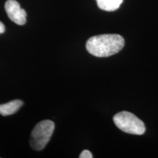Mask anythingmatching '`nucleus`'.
Listing matches in <instances>:
<instances>
[{"instance_id": "nucleus-4", "label": "nucleus", "mask_w": 158, "mask_h": 158, "mask_svg": "<svg viewBox=\"0 0 158 158\" xmlns=\"http://www.w3.org/2000/svg\"><path fill=\"white\" fill-rule=\"evenodd\" d=\"M7 16L18 25H24L27 22V13L21 8L20 4L15 0H7L5 5Z\"/></svg>"}, {"instance_id": "nucleus-6", "label": "nucleus", "mask_w": 158, "mask_h": 158, "mask_svg": "<svg viewBox=\"0 0 158 158\" xmlns=\"http://www.w3.org/2000/svg\"><path fill=\"white\" fill-rule=\"evenodd\" d=\"M98 7L102 10L111 12L119 8L123 0H96Z\"/></svg>"}, {"instance_id": "nucleus-3", "label": "nucleus", "mask_w": 158, "mask_h": 158, "mask_svg": "<svg viewBox=\"0 0 158 158\" xmlns=\"http://www.w3.org/2000/svg\"><path fill=\"white\" fill-rule=\"evenodd\" d=\"M114 122L118 129L126 133L140 135L146 131L143 122L130 112L122 111L115 114Z\"/></svg>"}, {"instance_id": "nucleus-7", "label": "nucleus", "mask_w": 158, "mask_h": 158, "mask_svg": "<svg viewBox=\"0 0 158 158\" xmlns=\"http://www.w3.org/2000/svg\"><path fill=\"white\" fill-rule=\"evenodd\" d=\"M80 158H92L93 156H92V154L90 152L89 150H84L81 153L80 156H79Z\"/></svg>"}, {"instance_id": "nucleus-1", "label": "nucleus", "mask_w": 158, "mask_h": 158, "mask_svg": "<svg viewBox=\"0 0 158 158\" xmlns=\"http://www.w3.org/2000/svg\"><path fill=\"white\" fill-rule=\"evenodd\" d=\"M124 45V40L121 35L105 34L93 36L88 40L86 50L97 57H108L119 52Z\"/></svg>"}, {"instance_id": "nucleus-5", "label": "nucleus", "mask_w": 158, "mask_h": 158, "mask_svg": "<svg viewBox=\"0 0 158 158\" xmlns=\"http://www.w3.org/2000/svg\"><path fill=\"white\" fill-rule=\"evenodd\" d=\"M23 105V102L21 100H14L7 103L0 105V114L2 116H9L16 113Z\"/></svg>"}, {"instance_id": "nucleus-8", "label": "nucleus", "mask_w": 158, "mask_h": 158, "mask_svg": "<svg viewBox=\"0 0 158 158\" xmlns=\"http://www.w3.org/2000/svg\"><path fill=\"white\" fill-rule=\"evenodd\" d=\"M5 31V27L2 22L0 21V34H2Z\"/></svg>"}, {"instance_id": "nucleus-2", "label": "nucleus", "mask_w": 158, "mask_h": 158, "mask_svg": "<svg viewBox=\"0 0 158 158\" xmlns=\"http://www.w3.org/2000/svg\"><path fill=\"white\" fill-rule=\"evenodd\" d=\"M54 127V122L49 119L37 123L31 133L29 140L31 147L36 151H41L44 149L50 141Z\"/></svg>"}]
</instances>
